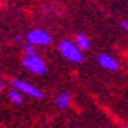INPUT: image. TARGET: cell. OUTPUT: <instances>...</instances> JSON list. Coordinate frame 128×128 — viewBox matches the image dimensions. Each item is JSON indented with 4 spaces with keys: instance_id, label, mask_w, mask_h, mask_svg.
<instances>
[{
    "instance_id": "obj_1",
    "label": "cell",
    "mask_w": 128,
    "mask_h": 128,
    "mask_svg": "<svg viewBox=\"0 0 128 128\" xmlns=\"http://www.w3.org/2000/svg\"><path fill=\"white\" fill-rule=\"evenodd\" d=\"M59 51L63 57L66 60H71L74 63H82L85 60V56H84V51H82L76 43H72L70 40H63L60 42L59 45Z\"/></svg>"
},
{
    "instance_id": "obj_2",
    "label": "cell",
    "mask_w": 128,
    "mask_h": 128,
    "mask_svg": "<svg viewBox=\"0 0 128 128\" xmlns=\"http://www.w3.org/2000/svg\"><path fill=\"white\" fill-rule=\"evenodd\" d=\"M23 66L34 72V74H39V76H43L46 74V65L45 62L40 59V56L37 52H31V54H25L23 57Z\"/></svg>"
},
{
    "instance_id": "obj_3",
    "label": "cell",
    "mask_w": 128,
    "mask_h": 128,
    "mask_svg": "<svg viewBox=\"0 0 128 128\" xmlns=\"http://www.w3.org/2000/svg\"><path fill=\"white\" fill-rule=\"evenodd\" d=\"M28 43H31L32 46H48L52 42V37L50 36V32H46L45 30H32L26 36Z\"/></svg>"
},
{
    "instance_id": "obj_4",
    "label": "cell",
    "mask_w": 128,
    "mask_h": 128,
    "mask_svg": "<svg viewBox=\"0 0 128 128\" xmlns=\"http://www.w3.org/2000/svg\"><path fill=\"white\" fill-rule=\"evenodd\" d=\"M11 85L12 88H16L17 91H20V93L23 94H28L30 97H34V99H43V93L39 90V88H36L34 85L28 84V82H25V80H20V79H14L11 82Z\"/></svg>"
},
{
    "instance_id": "obj_5",
    "label": "cell",
    "mask_w": 128,
    "mask_h": 128,
    "mask_svg": "<svg viewBox=\"0 0 128 128\" xmlns=\"http://www.w3.org/2000/svg\"><path fill=\"white\" fill-rule=\"evenodd\" d=\"M97 62H99V65L105 68V70H110V71H114L119 68V63L114 57L111 56H108V54H100V56L97 57Z\"/></svg>"
},
{
    "instance_id": "obj_6",
    "label": "cell",
    "mask_w": 128,
    "mask_h": 128,
    "mask_svg": "<svg viewBox=\"0 0 128 128\" xmlns=\"http://www.w3.org/2000/svg\"><path fill=\"white\" fill-rule=\"evenodd\" d=\"M76 45L82 50V51H88L91 48V40L86 37L85 34H77L76 37Z\"/></svg>"
},
{
    "instance_id": "obj_7",
    "label": "cell",
    "mask_w": 128,
    "mask_h": 128,
    "mask_svg": "<svg viewBox=\"0 0 128 128\" xmlns=\"http://www.w3.org/2000/svg\"><path fill=\"white\" fill-rule=\"evenodd\" d=\"M70 102H71L70 93H60V94L57 96V99H56V104H57V106H59L60 110L68 108V106H70Z\"/></svg>"
},
{
    "instance_id": "obj_8",
    "label": "cell",
    "mask_w": 128,
    "mask_h": 128,
    "mask_svg": "<svg viewBox=\"0 0 128 128\" xmlns=\"http://www.w3.org/2000/svg\"><path fill=\"white\" fill-rule=\"evenodd\" d=\"M8 97H10V100L12 104H17V105H20L23 102V97H22V93L20 91H17L16 88L10 91V94H8Z\"/></svg>"
},
{
    "instance_id": "obj_9",
    "label": "cell",
    "mask_w": 128,
    "mask_h": 128,
    "mask_svg": "<svg viewBox=\"0 0 128 128\" xmlns=\"http://www.w3.org/2000/svg\"><path fill=\"white\" fill-rule=\"evenodd\" d=\"M5 88V82H0V91H2Z\"/></svg>"
},
{
    "instance_id": "obj_10",
    "label": "cell",
    "mask_w": 128,
    "mask_h": 128,
    "mask_svg": "<svg viewBox=\"0 0 128 128\" xmlns=\"http://www.w3.org/2000/svg\"><path fill=\"white\" fill-rule=\"evenodd\" d=\"M122 25H124V28H125V30H126V31H128V22H124V23H122Z\"/></svg>"
},
{
    "instance_id": "obj_11",
    "label": "cell",
    "mask_w": 128,
    "mask_h": 128,
    "mask_svg": "<svg viewBox=\"0 0 128 128\" xmlns=\"http://www.w3.org/2000/svg\"><path fill=\"white\" fill-rule=\"evenodd\" d=\"M125 128H128V125H125Z\"/></svg>"
}]
</instances>
